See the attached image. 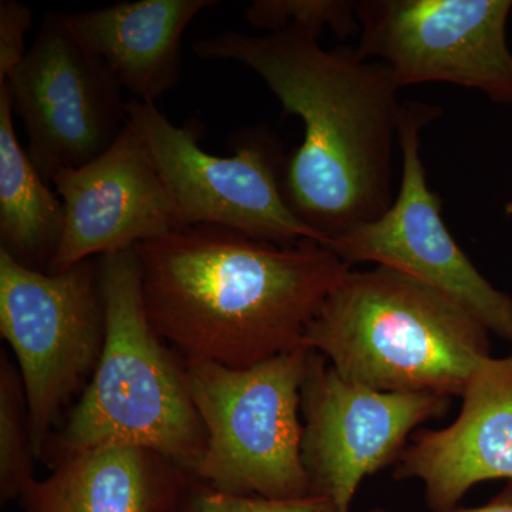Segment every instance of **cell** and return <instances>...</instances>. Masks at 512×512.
I'll use <instances>...</instances> for the list:
<instances>
[{
    "label": "cell",
    "instance_id": "ffe728a7",
    "mask_svg": "<svg viewBox=\"0 0 512 512\" xmlns=\"http://www.w3.org/2000/svg\"><path fill=\"white\" fill-rule=\"evenodd\" d=\"M33 12L16 0L0 2V84L8 82L25 59V35L32 28Z\"/></svg>",
    "mask_w": 512,
    "mask_h": 512
},
{
    "label": "cell",
    "instance_id": "ac0fdd59",
    "mask_svg": "<svg viewBox=\"0 0 512 512\" xmlns=\"http://www.w3.org/2000/svg\"><path fill=\"white\" fill-rule=\"evenodd\" d=\"M356 5L342 0H255L245 9V18L271 33L299 28L319 36L330 29L345 37L356 32Z\"/></svg>",
    "mask_w": 512,
    "mask_h": 512
},
{
    "label": "cell",
    "instance_id": "2e32d148",
    "mask_svg": "<svg viewBox=\"0 0 512 512\" xmlns=\"http://www.w3.org/2000/svg\"><path fill=\"white\" fill-rule=\"evenodd\" d=\"M20 146L8 84H0V249L20 265L49 272L66 212Z\"/></svg>",
    "mask_w": 512,
    "mask_h": 512
},
{
    "label": "cell",
    "instance_id": "d6986e66",
    "mask_svg": "<svg viewBox=\"0 0 512 512\" xmlns=\"http://www.w3.org/2000/svg\"><path fill=\"white\" fill-rule=\"evenodd\" d=\"M178 512H339V510L328 498L316 497V495L288 498V500L234 495L221 493L191 478ZM366 512H384V510L377 508V510Z\"/></svg>",
    "mask_w": 512,
    "mask_h": 512
},
{
    "label": "cell",
    "instance_id": "3957f363",
    "mask_svg": "<svg viewBox=\"0 0 512 512\" xmlns=\"http://www.w3.org/2000/svg\"><path fill=\"white\" fill-rule=\"evenodd\" d=\"M488 333L448 296L376 265L349 269L306 329L303 346L349 382L451 399L491 356Z\"/></svg>",
    "mask_w": 512,
    "mask_h": 512
},
{
    "label": "cell",
    "instance_id": "ba28073f",
    "mask_svg": "<svg viewBox=\"0 0 512 512\" xmlns=\"http://www.w3.org/2000/svg\"><path fill=\"white\" fill-rule=\"evenodd\" d=\"M434 109L403 104L399 121L402 180L382 217L330 239L328 248L352 268L375 264L419 279L458 303L484 326L512 342V299L495 289L470 261L441 217L420 157V130Z\"/></svg>",
    "mask_w": 512,
    "mask_h": 512
},
{
    "label": "cell",
    "instance_id": "e0dca14e",
    "mask_svg": "<svg viewBox=\"0 0 512 512\" xmlns=\"http://www.w3.org/2000/svg\"><path fill=\"white\" fill-rule=\"evenodd\" d=\"M29 407L18 366L0 352V500H19L35 477Z\"/></svg>",
    "mask_w": 512,
    "mask_h": 512
},
{
    "label": "cell",
    "instance_id": "52a82bcc",
    "mask_svg": "<svg viewBox=\"0 0 512 512\" xmlns=\"http://www.w3.org/2000/svg\"><path fill=\"white\" fill-rule=\"evenodd\" d=\"M127 116L173 195L185 227L214 225L278 245L303 239L328 245L286 200L278 154L268 134L242 131L232 141L231 156L218 157L202 150L197 127L174 126L156 103L128 99Z\"/></svg>",
    "mask_w": 512,
    "mask_h": 512
},
{
    "label": "cell",
    "instance_id": "277c9868",
    "mask_svg": "<svg viewBox=\"0 0 512 512\" xmlns=\"http://www.w3.org/2000/svg\"><path fill=\"white\" fill-rule=\"evenodd\" d=\"M106 342L96 372L47 444L42 463L101 446L154 451L188 476L207 434L185 362L151 326L141 295L136 248L101 256Z\"/></svg>",
    "mask_w": 512,
    "mask_h": 512
},
{
    "label": "cell",
    "instance_id": "9a60e30c",
    "mask_svg": "<svg viewBox=\"0 0 512 512\" xmlns=\"http://www.w3.org/2000/svg\"><path fill=\"white\" fill-rule=\"evenodd\" d=\"M215 5V0H138L60 18L131 99L156 103L180 80L181 39L188 25Z\"/></svg>",
    "mask_w": 512,
    "mask_h": 512
},
{
    "label": "cell",
    "instance_id": "8fae6325",
    "mask_svg": "<svg viewBox=\"0 0 512 512\" xmlns=\"http://www.w3.org/2000/svg\"><path fill=\"white\" fill-rule=\"evenodd\" d=\"M510 0H379L357 3L359 53L389 67L397 86L444 82L512 101L505 40Z\"/></svg>",
    "mask_w": 512,
    "mask_h": 512
},
{
    "label": "cell",
    "instance_id": "5bb4252c",
    "mask_svg": "<svg viewBox=\"0 0 512 512\" xmlns=\"http://www.w3.org/2000/svg\"><path fill=\"white\" fill-rule=\"evenodd\" d=\"M20 495L25 512H178L191 477L167 458L101 446L53 463Z\"/></svg>",
    "mask_w": 512,
    "mask_h": 512
},
{
    "label": "cell",
    "instance_id": "7a4b0ae2",
    "mask_svg": "<svg viewBox=\"0 0 512 512\" xmlns=\"http://www.w3.org/2000/svg\"><path fill=\"white\" fill-rule=\"evenodd\" d=\"M151 326L184 360L245 369L303 346L350 266L303 239L278 245L192 225L136 247Z\"/></svg>",
    "mask_w": 512,
    "mask_h": 512
},
{
    "label": "cell",
    "instance_id": "4fadbf2b",
    "mask_svg": "<svg viewBox=\"0 0 512 512\" xmlns=\"http://www.w3.org/2000/svg\"><path fill=\"white\" fill-rule=\"evenodd\" d=\"M461 397L457 419L413 434L394 464L396 480L423 484L433 512L454 510L484 481H512V355L484 359Z\"/></svg>",
    "mask_w": 512,
    "mask_h": 512
},
{
    "label": "cell",
    "instance_id": "6da1fadb",
    "mask_svg": "<svg viewBox=\"0 0 512 512\" xmlns=\"http://www.w3.org/2000/svg\"><path fill=\"white\" fill-rule=\"evenodd\" d=\"M318 37L299 28L224 32L198 40L194 53L254 70L286 113L302 120V144L285 168L286 200L329 245L392 207L403 104L389 67L348 47L325 50Z\"/></svg>",
    "mask_w": 512,
    "mask_h": 512
},
{
    "label": "cell",
    "instance_id": "8992f818",
    "mask_svg": "<svg viewBox=\"0 0 512 512\" xmlns=\"http://www.w3.org/2000/svg\"><path fill=\"white\" fill-rule=\"evenodd\" d=\"M0 333L22 376L37 461L96 372L106 342L100 258L62 274L20 265L0 249Z\"/></svg>",
    "mask_w": 512,
    "mask_h": 512
},
{
    "label": "cell",
    "instance_id": "9c48e42d",
    "mask_svg": "<svg viewBox=\"0 0 512 512\" xmlns=\"http://www.w3.org/2000/svg\"><path fill=\"white\" fill-rule=\"evenodd\" d=\"M6 84L13 113L25 126L30 160L46 181L96 160L127 126L123 87L60 13H47Z\"/></svg>",
    "mask_w": 512,
    "mask_h": 512
},
{
    "label": "cell",
    "instance_id": "5b68a950",
    "mask_svg": "<svg viewBox=\"0 0 512 512\" xmlns=\"http://www.w3.org/2000/svg\"><path fill=\"white\" fill-rule=\"evenodd\" d=\"M311 349L232 369L184 360L207 448L192 480L234 495H311L301 457V390Z\"/></svg>",
    "mask_w": 512,
    "mask_h": 512
},
{
    "label": "cell",
    "instance_id": "30bf717a",
    "mask_svg": "<svg viewBox=\"0 0 512 512\" xmlns=\"http://www.w3.org/2000/svg\"><path fill=\"white\" fill-rule=\"evenodd\" d=\"M450 397L389 393L343 379L311 350L301 390V457L311 495L350 512L365 478L396 464L421 424L441 419Z\"/></svg>",
    "mask_w": 512,
    "mask_h": 512
},
{
    "label": "cell",
    "instance_id": "7c38bea8",
    "mask_svg": "<svg viewBox=\"0 0 512 512\" xmlns=\"http://www.w3.org/2000/svg\"><path fill=\"white\" fill-rule=\"evenodd\" d=\"M66 212L59 252L47 274L117 254L185 228L183 215L128 121L113 146L89 164L52 178Z\"/></svg>",
    "mask_w": 512,
    "mask_h": 512
},
{
    "label": "cell",
    "instance_id": "44dd1931",
    "mask_svg": "<svg viewBox=\"0 0 512 512\" xmlns=\"http://www.w3.org/2000/svg\"><path fill=\"white\" fill-rule=\"evenodd\" d=\"M448 512H512V481L487 504L471 508L457 507Z\"/></svg>",
    "mask_w": 512,
    "mask_h": 512
}]
</instances>
